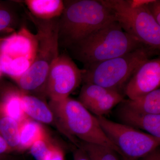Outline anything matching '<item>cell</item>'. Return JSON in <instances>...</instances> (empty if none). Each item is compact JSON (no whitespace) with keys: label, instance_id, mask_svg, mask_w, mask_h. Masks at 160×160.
I'll return each mask as SVG.
<instances>
[{"label":"cell","instance_id":"1","mask_svg":"<svg viewBox=\"0 0 160 160\" xmlns=\"http://www.w3.org/2000/svg\"><path fill=\"white\" fill-rule=\"evenodd\" d=\"M58 20L59 48L69 50L92 32L115 21L112 12L99 1H64Z\"/></svg>","mask_w":160,"mask_h":160},{"label":"cell","instance_id":"2","mask_svg":"<svg viewBox=\"0 0 160 160\" xmlns=\"http://www.w3.org/2000/svg\"><path fill=\"white\" fill-rule=\"evenodd\" d=\"M146 46L125 32L116 21L106 24L68 50L84 68Z\"/></svg>","mask_w":160,"mask_h":160},{"label":"cell","instance_id":"3","mask_svg":"<svg viewBox=\"0 0 160 160\" xmlns=\"http://www.w3.org/2000/svg\"><path fill=\"white\" fill-rule=\"evenodd\" d=\"M49 106L58 126L76 145L78 146L76 137L85 142L110 148L122 158L119 149L103 131L96 117L78 101L68 97L61 101H50Z\"/></svg>","mask_w":160,"mask_h":160},{"label":"cell","instance_id":"4","mask_svg":"<svg viewBox=\"0 0 160 160\" xmlns=\"http://www.w3.org/2000/svg\"><path fill=\"white\" fill-rule=\"evenodd\" d=\"M28 15L37 29L38 45L33 62L27 71L15 80L19 90L31 95L41 91L45 94L46 81L52 65L58 56V18L42 20Z\"/></svg>","mask_w":160,"mask_h":160},{"label":"cell","instance_id":"5","mask_svg":"<svg viewBox=\"0 0 160 160\" xmlns=\"http://www.w3.org/2000/svg\"><path fill=\"white\" fill-rule=\"evenodd\" d=\"M156 52L143 46L121 56L90 65L83 69L82 82L122 93L140 65Z\"/></svg>","mask_w":160,"mask_h":160},{"label":"cell","instance_id":"6","mask_svg":"<svg viewBox=\"0 0 160 160\" xmlns=\"http://www.w3.org/2000/svg\"><path fill=\"white\" fill-rule=\"evenodd\" d=\"M109 9L125 32L155 51L160 48V25L150 14L147 5L133 7L128 0H99Z\"/></svg>","mask_w":160,"mask_h":160},{"label":"cell","instance_id":"7","mask_svg":"<svg viewBox=\"0 0 160 160\" xmlns=\"http://www.w3.org/2000/svg\"><path fill=\"white\" fill-rule=\"evenodd\" d=\"M96 117L107 137L121 151L123 160H139L159 146L160 138L104 116Z\"/></svg>","mask_w":160,"mask_h":160},{"label":"cell","instance_id":"8","mask_svg":"<svg viewBox=\"0 0 160 160\" xmlns=\"http://www.w3.org/2000/svg\"><path fill=\"white\" fill-rule=\"evenodd\" d=\"M83 72L69 55H59L49 70L45 94L52 101L69 97L82 82Z\"/></svg>","mask_w":160,"mask_h":160},{"label":"cell","instance_id":"9","mask_svg":"<svg viewBox=\"0 0 160 160\" xmlns=\"http://www.w3.org/2000/svg\"><path fill=\"white\" fill-rule=\"evenodd\" d=\"M160 58L148 59L140 65L124 88L125 94L134 99L159 89Z\"/></svg>","mask_w":160,"mask_h":160},{"label":"cell","instance_id":"10","mask_svg":"<svg viewBox=\"0 0 160 160\" xmlns=\"http://www.w3.org/2000/svg\"><path fill=\"white\" fill-rule=\"evenodd\" d=\"M122 93L92 84L83 85L79 102L96 116H103L124 100Z\"/></svg>","mask_w":160,"mask_h":160},{"label":"cell","instance_id":"11","mask_svg":"<svg viewBox=\"0 0 160 160\" xmlns=\"http://www.w3.org/2000/svg\"><path fill=\"white\" fill-rule=\"evenodd\" d=\"M36 34L23 27L18 32L1 40L0 54L8 56L12 59L24 57L34 61L37 50Z\"/></svg>","mask_w":160,"mask_h":160},{"label":"cell","instance_id":"12","mask_svg":"<svg viewBox=\"0 0 160 160\" xmlns=\"http://www.w3.org/2000/svg\"><path fill=\"white\" fill-rule=\"evenodd\" d=\"M120 106L118 116L123 124L146 130L149 134L160 138V114L141 113Z\"/></svg>","mask_w":160,"mask_h":160},{"label":"cell","instance_id":"13","mask_svg":"<svg viewBox=\"0 0 160 160\" xmlns=\"http://www.w3.org/2000/svg\"><path fill=\"white\" fill-rule=\"evenodd\" d=\"M22 92L23 109L28 117L40 123L51 124L54 122L53 113L44 101L35 96Z\"/></svg>","mask_w":160,"mask_h":160},{"label":"cell","instance_id":"14","mask_svg":"<svg viewBox=\"0 0 160 160\" xmlns=\"http://www.w3.org/2000/svg\"><path fill=\"white\" fill-rule=\"evenodd\" d=\"M27 8L34 17L42 20H51L61 16L64 9L62 0H26Z\"/></svg>","mask_w":160,"mask_h":160},{"label":"cell","instance_id":"15","mask_svg":"<svg viewBox=\"0 0 160 160\" xmlns=\"http://www.w3.org/2000/svg\"><path fill=\"white\" fill-rule=\"evenodd\" d=\"M120 105L132 111L146 114H160V89L134 99H124Z\"/></svg>","mask_w":160,"mask_h":160},{"label":"cell","instance_id":"16","mask_svg":"<svg viewBox=\"0 0 160 160\" xmlns=\"http://www.w3.org/2000/svg\"><path fill=\"white\" fill-rule=\"evenodd\" d=\"M22 93L20 90H12L0 101V114L13 119L19 124L29 118L23 109Z\"/></svg>","mask_w":160,"mask_h":160},{"label":"cell","instance_id":"17","mask_svg":"<svg viewBox=\"0 0 160 160\" xmlns=\"http://www.w3.org/2000/svg\"><path fill=\"white\" fill-rule=\"evenodd\" d=\"M19 124V152L30 149L33 143L47 134L42 124L30 118Z\"/></svg>","mask_w":160,"mask_h":160},{"label":"cell","instance_id":"18","mask_svg":"<svg viewBox=\"0 0 160 160\" xmlns=\"http://www.w3.org/2000/svg\"><path fill=\"white\" fill-rule=\"evenodd\" d=\"M19 128L17 122L0 114V135L14 152H19Z\"/></svg>","mask_w":160,"mask_h":160},{"label":"cell","instance_id":"19","mask_svg":"<svg viewBox=\"0 0 160 160\" xmlns=\"http://www.w3.org/2000/svg\"><path fill=\"white\" fill-rule=\"evenodd\" d=\"M78 147L91 160H120L116 152L106 146L81 142Z\"/></svg>","mask_w":160,"mask_h":160},{"label":"cell","instance_id":"20","mask_svg":"<svg viewBox=\"0 0 160 160\" xmlns=\"http://www.w3.org/2000/svg\"><path fill=\"white\" fill-rule=\"evenodd\" d=\"M55 145L47 134L33 143L30 148V152L36 160H45Z\"/></svg>","mask_w":160,"mask_h":160},{"label":"cell","instance_id":"21","mask_svg":"<svg viewBox=\"0 0 160 160\" xmlns=\"http://www.w3.org/2000/svg\"><path fill=\"white\" fill-rule=\"evenodd\" d=\"M17 20L15 10L0 7V31L12 26Z\"/></svg>","mask_w":160,"mask_h":160},{"label":"cell","instance_id":"22","mask_svg":"<svg viewBox=\"0 0 160 160\" xmlns=\"http://www.w3.org/2000/svg\"><path fill=\"white\" fill-rule=\"evenodd\" d=\"M147 6L150 14L156 22L160 25V1L151 0Z\"/></svg>","mask_w":160,"mask_h":160},{"label":"cell","instance_id":"23","mask_svg":"<svg viewBox=\"0 0 160 160\" xmlns=\"http://www.w3.org/2000/svg\"><path fill=\"white\" fill-rule=\"evenodd\" d=\"M45 160H65L62 149L55 144L50 150Z\"/></svg>","mask_w":160,"mask_h":160},{"label":"cell","instance_id":"24","mask_svg":"<svg viewBox=\"0 0 160 160\" xmlns=\"http://www.w3.org/2000/svg\"><path fill=\"white\" fill-rule=\"evenodd\" d=\"M13 152L5 140L0 135V155H9Z\"/></svg>","mask_w":160,"mask_h":160},{"label":"cell","instance_id":"25","mask_svg":"<svg viewBox=\"0 0 160 160\" xmlns=\"http://www.w3.org/2000/svg\"><path fill=\"white\" fill-rule=\"evenodd\" d=\"M158 147L138 160H160V152Z\"/></svg>","mask_w":160,"mask_h":160},{"label":"cell","instance_id":"26","mask_svg":"<svg viewBox=\"0 0 160 160\" xmlns=\"http://www.w3.org/2000/svg\"><path fill=\"white\" fill-rule=\"evenodd\" d=\"M74 160H91L86 152L81 148L76 149L73 152Z\"/></svg>","mask_w":160,"mask_h":160},{"label":"cell","instance_id":"27","mask_svg":"<svg viewBox=\"0 0 160 160\" xmlns=\"http://www.w3.org/2000/svg\"><path fill=\"white\" fill-rule=\"evenodd\" d=\"M16 158L9 155H0V160H16Z\"/></svg>","mask_w":160,"mask_h":160},{"label":"cell","instance_id":"28","mask_svg":"<svg viewBox=\"0 0 160 160\" xmlns=\"http://www.w3.org/2000/svg\"><path fill=\"white\" fill-rule=\"evenodd\" d=\"M3 73L2 71V69H1V66H0V77L2 75V73Z\"/></svg>","mask_w":160,"mask_h":160}]
</instances>
